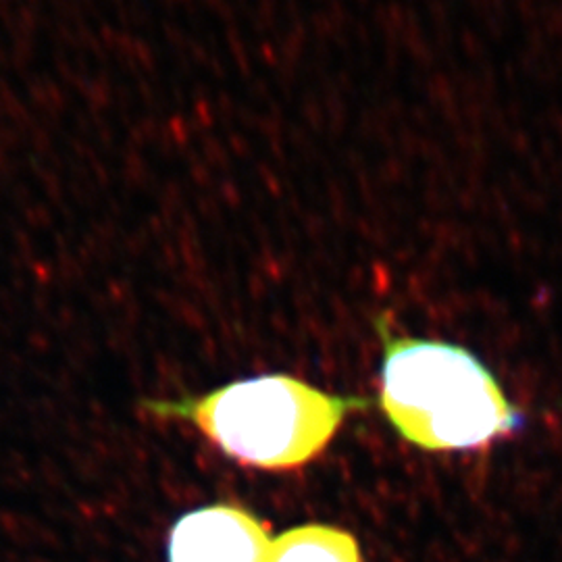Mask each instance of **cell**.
Instances as JSON below:
<instances>
[{"label": "cell", "instance_id": "obj_1", "mask_svg": "<svg viewBox=\"0 0 562 562\" xmlns=\"http://www.w3.org/2000/svg\"><path fill=\"white\" fill-rule=\"evenodd\" d=\"M383 344L379 406L398 436L429 452L481 450L513 438L525 417L492 371L456 344L392 334L375 319Z\"/></svg>", "mask_w": 562, "mask_h": 562}, {"label": "cell", "instance_id": "obj_2", "mask_svg": "<svg viewBox=\"0 0 562 562\" xmlns=\"http://www.w3.org/2000/svg\"><path fill=\"white\" fill-rule=\"evenodd\" d=\"M367 406L365 398L327 394L288 375L250 377L200 398L148 404L161 417L192 421L238 463L269 471L313 461L344 419Z\"/></svg>", "mask_w": 562, "mask_h": 562}, {"label": "cell", "instance_id": "obj_3", "mask_svg": "<svg viewBox=\"0 0 562 562\" xmlns=\"http://www.w3.org/2000/svg\"><path fill=\"white\" fill-rule=\"evenodd\" d=\"M269 531L238 504H211L184 515L171 529L169 562H267Z\"/></svg>", "mask_w": 562, "mask_h": 562}, {"label": "cell", "instance_id": "obj_4", "mask_svg": "<svg viewBox=\"0 0 562 562\" xmlns=\"http://www.w3.org/2000/svg\"><path fill=\"white\" fill-rule=\"evenodd\" d=\"M267 562H365L354 535L331 525L292 527L271 542Z\"/></svg>", "mask_w": 562, "mask_h": 562}]
</instances>
